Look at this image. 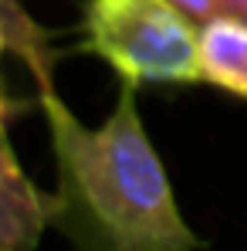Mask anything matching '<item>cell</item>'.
Listing matches in <instances>:
<instances>
[{"label": "cell", "instance_id": "obj_1", "mask_svg": "<svg viewBox=\"0 0 247 251\" xmlns=\"http://www.w3.org/2000/svg\"><path fill=\"white\" fill-rule=\"evenodd\" d=\"M58 187L51 227L75 251H200L203 241L180 214L163 160L142 126L135 82H122L102 126H85L54 82L34 85Z\"/></svg>", "mask_w": 247, "mask_h": 251}, {"label": "cell", "instance_id": "obj_2", "mask_svg": "<svg viewBox=\"0 0 247 251\" xmlns=\"http://www.w3.org/2000/svg\"><path fill=\"white\" fill-rule=\"evenodd\" d=\"M85 48L122 82H200V24L169 0H88Z\"/></svg>", "mask_w": 247, "mask_h": 251}, {"label": "cell", "instance_id": "obj_3", "mask_svg": "<svg viewBox=\"0 0 247 251\" xmlns=\"http://www.w3.org/2000/svg\"><path fill=\"white\" fill-rule=\"evenodd\" d=\"M51 227V194L21 170L10 136L0 139V251H34Z\"/></svg>", "mask_w": 247, "mask_h": 251}, {"label": "cell", "instance_id": "obj_4", "mask_svg": "<svg viewBox=\"0 0 247 251\" xmlns=\"http://www.w3.org/2000/svg\"><path fill=\"white\" fill-rule=\"evenodd\" d=\"M200 82L247 99V21L224 14L200 24Z\"/></svg>", "mask_w": 247, "mask_h": 251}, {"label": "cell", "instance_id": "obj_5", "mask_svg": "<svg viewBox=\"0 0 247 251\" xmlns=\"http://www.w3.org/2000/svg\"><path fill=\"white\" fill-rule=\"evenodd\" d=\"M0 44L7 54H17L27 65L34 85L54 82L58 51L51 48V31L21 7V0H0Z\"/></svg>", "mask_w": 247, "mask_h": 251}, {"label": "cell", "instance_id": "obj_6", "mask_svg": "<svg viewBox=\"0 0 247 251\" xmlns=\"http://www.w3.org/2000/svg\"><path fill=\"white\" fill-rule=\"evenodd\" d=\"M169 3H176L197 24H206L213 17H224V10H227V0H169Z\"/></svg>", "mask_w": 247, "mask_h": 251}, {"label": "cell", "instance_id": "obj_7", "mask_svg": "<svg viewBox=\"0 0 247 251\" xmlns=\"http://www.w3.org/2000/svg\"><path fill=\"white\" fill-rule=\"evenodd\" d=\"M227 17H241L247 21V0H227V10H224Z\"/></svg>", "mask_w": 247, "mask_h": 251}, {"label": "cell", "instance_id": "obj_8", "mask_svg": "<svg viewBox=\"0 0 247 251\" xmlns=\"http://www.w3.org/2000/svg\"><path fill=\"white\" fill-rule=\"evenodd\" d=\"M78 3H88V0H78Z\"/></svg>", "mask_w": 247, "mask_h": 251}]
</instances>
